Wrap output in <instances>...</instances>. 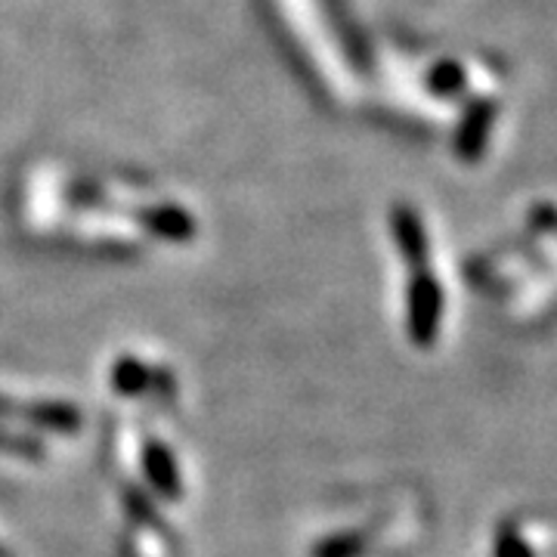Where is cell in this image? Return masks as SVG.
Here are the masks:
<instances>
[{
    "label": "cell",
    "instance_id": "1",
    "mask_svg": "<svg viewBox=\"0 0 557 557\" xmlns=\"http://www.w3.org/2000/svg\"><path fill=\"white\" fill-rule=\"evenodd\" d=\"M143 468H146V478L152 480V486L159 490L161 496L177 498L180 496V474L174 456L168 453V446L159 440H149L143 446Z\"/></svg>",
    "mask_w": 557,
    "mask_h": 557
},
{
    "label": "cell",
    "instance_id": "2",
    "mask_svg": "<svg viewBox=\"0 0 557 557\" xmlns=\"http://www.w3.org/2000/svg\"><path fill=\"white\" fill-rule=\"evenodd\" d=\"M437 285L428 282V278H421L416 288H412V332H416L418 341H424L437 329Z\"/></svg>",
    "mask_w": 557,
    "mask_h": 557
},
{
    "label": "cell",
    "instance_id": "3",
    "mask_svg": "<svg viewBox=\"0 0 557 557\" xmlns=\"http://www.w3.org/2000/svg\"><path fill=\"white\" fill-rule=\"evenodd\" d=\"M149 369L137 362V359H121L119 366H115V387H119L121 394H139V391H146L149 387Z\"/></svg>",
    "mask_w": 557,
    "mask_h": 557
}]
</instances>
